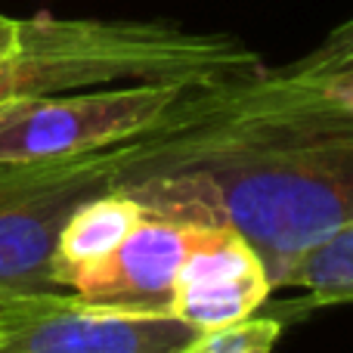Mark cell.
<instances>
[{
	"label": "cell",
	"instance_id": "obj_1",
	"mask_svg": "<svg viewBox=\"0 0 353 353\" xmlns=\"http://www.w3.org/2000/svg\"><path fill=\"white\" fill-rule=\"evenodd\" d=\"M115 189L236 230L282 288L307 251L353 226V112L285 68L189 90L168 124L118 146Z\"/></svg>",
	"mask_w": 353,
	"mask_h": 353
},
{
	"label": "cell",
	"instance_id": "obj_2",
	"mask_svg": "<svg viewBox=\"0 0 353 353\" xmlns=\"http://www.w3.org/2000/svg\"><path fill=\"white\" fill-rule=\"evenodd\" d=\"M261 56L230 34L171 22L121 19H19L0 56V105L121 84H176L192 90L261 74Z\"/></svg>",
	"mask_w": 353,
	"mask_h": 353
},
{
	"label": "cell",
	"instance_id": "obj_3",
	"mask_svg": "<svg viewBox=\"0 0 353 353\" xmlns=\"http://www.w3.org/2000/svg\"><path fill=\"white\" fill-rule=\"evenodd\" d=\"M118 146L0 165V301L62 292L53 279L62 226L84 201L115 189Z\"/></svg>",
	"mask_w": 353,
	"mask_h": 353
},
{
	"label": "cell",
	"instance_id": "obj_4",
	"mask_svg": "<svg viewBox=\"0 0 353 353\" xmlns=\"http://www.w3.org/2000/svg\"><path fill=\"white\" fill-rule=\"evenodd\" d=\"M192 87L121 84L0 105V165L87 155L152 134Z\"/></svg>",
	"mask_w": 353,
	"mask_h": 353
},
{
	"label": "cell",
	"instance_id": "obj_5",
	"mask_svg": "<svg viewBox=\"0 0 353 353\" xmlns=\"http://www.w3.org/2000/svg\"><path fill=\"white\" fill-rule=\"evenodd\" d=\"M199 335L174 313H130L74 292L0 301V353H176Z\"/></svg>",
	"mask_w": 353,
	"mask_h": 353
},
{
	"label": "cell",
	"instance_id": "obj_6",
	"mask_svg": "<svg viewBox=\"0 0 353 353\" xmlns=\"http://www.w3.org/2000/svg\"><path fill=\"white\" fill-rule=\"evenodd\" d=\"M230 226L201 223L192 217L149 211L124 236L109 257L74 279L68 292L90 304L115 307L130 313H171L174 285L183 267L199 248Z\"/></svg>",
	"mask_w": 353,
	"mask_h": 353
},
{
	"label": "cell",
	"instance_id": "obj_7",
	"mask_svg": "<svg viewBox=\"0 0 353 353\" xmlns=\"http://www.w3.org/2000/svg\"><path fill=\"white\" fill-rule=\"evenodd\" d=\"M273 292L270 270L257 248L236 230H223L183 267L171 313L199 332L220 329L254 316Z\"/></svg>",
	"mask_w": 353,
	"mask_h": 353
},
{
	"label": "cell",
	"instance_id": "obj_8",
	"mask_svg": "<svg viewBox=\"0 0 353 353\" xmlns=\"http://www.w3.org/2000/svg\"><path fill=\"white\" fill-rule=\"evenodd\" d=\"M146 214V208L128 192H103L97 199L84 201L62 226L59 245L53 254V279L62 292L74 285L78 276L97 267L103 257H109L124 242L137 220Z\"/></svg>",
	"mask_w": 353,
	"mask_h": 353
},
{
	"label": "cell",
	"instance_id": "obj_9",
	"mask_svg": "<svg viewBox=\"0 0 353 353\" xmlns=\"http://www.w3.org/2000/svg\"><path fill=\"white\" fill-rule=\"evenodd\" d=\"M282 288L304 292L298 307H329L353 301V226L307 251Z\"/></svg>",
	"mask_w": 353,
	"mask_h": 353
},
{
	"label": "cell",
	"instance_id": "obj_10",
	"mask_svg": "<svg viewBox=\"0 0 353 353\" xmlns=\"http://www.w3.org/2000/svg\"><path fill=\"white\" fill-rule=\"evenodd\" d=\"M282 338V323L273 316H248L239 323L205 329L176 353H273Z\"/></svg>",
	"mask_w": 353,
	"mask_h": 353
},
{
	"label": "cell",
	"instance_id": "obj_11",
	"mask_svg": "<svg viewBox=\"0 0 353 353\" xmlns=\"http://www.w3.org/2000/svg\"><path fill=\"white\" fill-rule=\"evenodd\" d=\"M288 72L294 74H329V72H350L353 68V16L332 28L319 47H313L307 56L288 62Z\"/></svg>",
	"mask_w": 353,
	"mask_h": 353
},
{
	"label": "cell",
	"instance_id": "obj_12",
	"mask_svg": "<svg viewBox=\"0 0 353 353\" xmlns=\"http://www.w3.org/2000/svg\"><path fill=\"white\" fill-rule=\"evenodd\" d=\"M16 34H19V19H12V16H6V12H0V56H3L6 50L12 47Z\"/></svg>",
	"mask_w": 353,
	"mask_h": 353
}]
</instances>
